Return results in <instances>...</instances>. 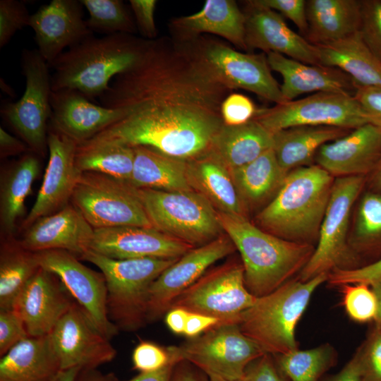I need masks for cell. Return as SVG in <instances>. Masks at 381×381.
I'll return each mask as SVG.
<instances>
[{"label": "cell", "instance_id": "obj_1", "mask_svg": "<svg viewBox=\"0 0 381 381\" xmlns=\"http://www.w3.org/2000/svg\"><path fill=\"white\" fill-rule=\"evenodd\" d=\"M126 114L86 141L145 146L188 161L209 151L224 124L219 110L205 106L158 107L133 105Z\"/></svg>", "mask_w": 381, "mask_h": 381}, {"label": "cell", "instance_id": "obj_2", "mask_svg": "<svg viewBox=\"0 0 381 381\" xmlns=\"http://www.w3.org/2000/svg\"><path fill=\"white\" fill-rule=\"evenodd\" d=\"M223 231L238 250L248 291L258 298L274 291L306 265L313 244L285 240L251 223L246 217L217 212Z\"/></svg>", "mask_w": 381, "mask_h": 381}, {"label": "cell", "instance_id": "obj_3", "mask_svg": "<svg viewBox=\"0 0 381 381\" xmlns=\"http://www.w3.org/2000/svg\"><path fill=\"white\" fill-rule=\"evenodd\" d=\"M335 178L317 164L289 171L276 194L255 216V225L285 240H318Z\"/></svg>", "mask_w": 381, "mask_h": 381}, {"label": "cell", "instance_id": "obj_4", "mask_svg": "<svg viewBox=\"0 0 381 381\" xmlns=\"http://www.w3.org/2000/svg\"><path fill=\"white\" fill-rule=\"evenodd\" d=\"M149 41L127 34L93 35L68 48L49 66L54 70L52 90H75L89 99L101 97L111 80L131 68Z\"/></svg>", "mask_w": 381, "mask_h": 381}, {"label": "cell", "instance_id": "obj_5", "mask_svg": "<svg viewBox=\"0 0 381 381\" xmlns=\"http://www.w3.org/2000/svg\"><path fill=\"white\" fill-rule=\"evenodd\" d=\"M328 275L322 274L305 282L289 280L257 298L238 319L241 332L266 353L279 356L296 349V327L313 292Z\"/></svg>", "mask_w": 381, "mask_h": 381}, {"label": "cell", "instance_id": "obj_6", "mask_svg": "<svg viewBox=\"0 0 381 381\" xmlns=\"http://www.w3.org/2000/svg\"><path fill=\"white\" fill-rule=\"evenodd\" d=\"M97 267L107 284V307L111 321L125 331H135L147 322L150 288L178 259L143 258L117 260L87 250L80 257Z\"/></svg>", "mask_w": 381, "mask_h": 381}, {"label": "cell", "instance_id": "obj_7", "mask_svg": "<svg viewBox=\"0 0 381 381\" xmlns=\"http://www.w3.org/2000/svg\"><path fill=\"white\" fill-rule=\"evenodd\" d=\"M136 190L152 227L172 238L198 247L224 234L217 211L194 190Z\"/></svg>", "mask_w": 381, "mask_h": 381}, {"label": "cell", "instance_id": "obj_8", "mask_svg": "<svg viewBox=\"0 0 381 381\" xmlns=\"http://www.w3.org/2000/svg\"><path fill=\"white\" fill-rule=\"evenodd\" d=\"M71 201L94 229L152 227L136 188L106 174L82 172Z\"/></svg>", "mask_w": 381, "mask_h": 381}, {"label": "cell", "instance_id": "obj_9", "mask_svg": "<svg viewBox=\"0 0 381 381\" xmlns=\"http://www.w3.org/2000/svg\"><path fill=\"white\" fill-rule=\"evenodd\" d=\"M25 89L15 102L1 107V115L30 150L44 156L47 149L48 122L52 107V75L49 64L37 50L24 49L21 56Z\"/></svg>", "mask_w": 381, "mask_h": 381}, {"label": "cell", "instance_id": "obj_10", "mask_svg": "<svg viewBox=\"0 0 381 381\" xmlns=\"http://www.w3.org/2000/svg\"><path fill=\"white\" fill-rule=\"evenodd\" d=\"M177 350L181 361L207 376L231 381L243 380L248 366L266 353L237 323H219L177 346Z\"/></svg>", "mask_w": 381, "mask_h": 381}, {"label": "cell", "instance_id": "obj_11", "mask_svg": "<svg viewBox=\"0 0 381 381\" xmlns=\"http://www.w3.org/2000/svg\"><path fill=\"white\" fill-rule=\"evenodd\" d=\"M253 119L272 133L299 126H325L355 129L370 123L353 95L320 92L301 99L257 110Z\"/></svg>", "mask_w": 381, "mask_h": 381}, {"label": "cell", "instance_id": "obj_12", "mask_svg": "<svg viewBox=\"0 0 381 381\" xmlns=\"http://www.w3.org/2000/svg\"><path fill=\"white\" fill-rule=\"evenodd\" d=\"M256 297L247 289L242 262L230 260L205 273L172 302L170 309L181 308L219 320L237 323Z\"/></svg>", "mask_w": 381, "mask_h": 381}, {"label": "cell", "instance_id": "obj_13", "mask_svg": "<svg viewBox=\"0 0 381 381\" xmlns=\"http://www.w3.org/2000/svg\"><path fill=\"white\" fill-rule=\"evenodd\" d=\"M368 179L365 176L335 178L315 248L309 261L300 272L299 279L310 280L339 269L346 260V243L351 212Z\"/></svg>", "mask_w": 381, "mask_h": 381}, {"label": "cell", "instance_id": "obj_14", "mask_svg": "<svg viewBox=\"0 0 381 381\" xmlns=\"http://www.w3.org/2000/svg\"><path fill=\"white\" fill-rule=\"evenodd\" d=\"M40 267L54 274L97 330L107 339L119 328L109 318L105 278L102 272L82 264L76 255L64 250L35 252Z\"/></svg>", "mask_w": 381, "mask_h": 381}, {"label": "cell", "instance_id": "obj_15", "mask_svg": "<svg viewBox=\"0 0 381 381\" xmlns=\"http://www.w3.org/2000/svg\"><path fill=\"white\" fill-rule=\"evenodd\" d=\"M193 55L228 89L248 90L276 104L285 102L265 54H244L212 42L204 44L198 54Z\"/></svg>", "mask_w": 381, "mask_h": 381}, {"label": "cell", "instance_id": "obj_16", "mask_svg": "<svg viewBox=\"0 0 381 381\" xmlns=\"http://www.w3.org/2000/svg\"><path fill=\"white\" fill-rule=\"evenodd\" d=\"M235 250L231 240L223 234L208 243L191 248L176 260L150 288L147 322L167 313L179 294L199 279L213 264Z\"/></svg>", "mask_w": 381, "mask_h": 381}, {"label": "cell", "instance_id": "obj_17", "mask_svg": "<svg viewBox=\"0 0 381 381\" xmlns=\"http://www.w3.org/2000/svg\"><path fill=\"white\" fill-rule=\"evenodd\" d=\"M49 337L61 370L93 369L111 361L116 351L74 302Z\"/></svg>", "mask_w": 381, "mask_h": 381}, {"label": "cell", "instance_id": "obj_18", "mask_svg": "<svg viewBox=\"0 0 381 381\" xmlns=\"http://www.w3.org/2000/svg\"><path fill=\"white\" fill-rule=\"evenodd\" d=\"M77 147L71 138L48 128L49 161L35 202L23 223L24 228L69 204L82 173L75 164Z\"/></svg>", "mask_w": 381, "mask_h": 381}, {"label": "cell", "instance_id": "obj_19", "mask_svg": "<svg viewBox=\"0 0 381 381\" xmlns=\"http://www.w3.org/2000/svg\"><path fill=\"white\" fill-rule=\"evenodd\" d=\"M194 247L153 227L95 229L90 250L117 259H179Z\"/></svg>", "mask_w": 381, "mask_h": 381}, {"label": "cell", "instance_id": "obj_20", "mask_svg": "<svg viewBox=\"0 0 381 381\" xmlns=\"http://www.w3.org/2000/svg\"><path fill=\"white\" fill-rule=\"evenodd\" d=\"M77 0H52L31 15L37 51L49 65L64 52L93 35Z\"/></svg>", "mask_w": 381, "mask_h": 381}, {"label": "cell", "instance_id": "obj_21", "mask_svg": "<svg viewBox=\"0 0 381 381\" xmlns=\"http://www.w3.org/2000/svg\"><path fill=\"white\" fill-rule=\"evenodd\" d=\"M74 299L60 279L40 267L17 297L13 309L20 316L30 337L48 335Z\"/></svg>", "mask_w": 381, "mask_h": 381}, {"label": "cell", "instance_id": "obj_22", "mask_svg": "<svg viewBox=\"0 0 381 381\" xmlns=\"http://www.w3.org/2000/svg\"><path fill=\"white\" fill-rule=\"evenodd\" d=\"M381 158V129L367 123L323 145L315 161L334 178L370 175Z\"/></svg>", "mask_w": 381, "mask_h": 381}, {"label": "cell", "instance_id": "obj_23", "mask_svg": "<svg viewBox=\"0 0 381 381\" xmlns=\"http://www.w3.org/2000/svg\"><path fill=\"white\" fill-rule=\"evenodd\" d=\"M49 129L66 135L78 144L90 140L126 114L123 108L97 104L73 90L52 91Z\"/></svg>", "mask_w": 381, "mask_h": 381}, {"label": "cell", "instance_id": "obj_24", "mask_svg": "<svg viewBox=\"0 0 381 381\" xmlns=\"http://www.w3.org/2000/svg\"><path fill=\"white\" fill-rule=\"evenodd\" d=\"M246 42L248 48L275 52L307 64H319L315 46L293 31L275 11L248 1Z\"/></svg>", "mask_w": 381, "mask_h": 381}, {"label": "cell", "instance_id": "obj_25", "mask_svg": "<svg viewBox=\"0 0 381 381\" xmlns=\"http://www.w3.org/2000/svg\"><path fill=\"white\" fill-rule=\"evenodd\" d=\"M95 229L72 205L37 219L19 243L32 252L64 250L80 257L90 250Z\"/></svg>", "mask_w": 381, "mask_h": 381}, {"label": "cell", "instance_id": "obj_26", "mask_svg": "<svg viewBox=\"0 0 381 381\" xmlns=\"http://www.w3.org/2000/svg\"><path fill=\"white\" fill-rule=\"evenodd\" d=\"M267 59L270 68L282 76L280 89L285 102L314 92L354 95L356 91L351 78L337 68L307 64L275 52L267 53Z\"/></svg>", "mask_w": 381, "mask_h": 381}, {"label": "cell", "instance_id": "obj_27", "mask_svg": "<svg viewBox=\"0 0 381 381\" xmlns=\"http://www.w3.org/2000/svg\"><path fill=\"white\" fill-rule=\"evenodd\" d=\"M187 174L193 190L217 212L247 217L229 169L211 152L187 161Z\"/></svg>", "mask_w": 381, "mask_h": 381}, {"label": "cell", "instance_id": "obj_28", "mask_svg": "<svg viewBox=\"0 0 381 381\" xmlns=\"http://www.w3.org/2000/svg\"><path fill=\"white\" fill-rule=\"evenodd\" d=\"M315 46L319 64L340 69L351 78L356 89H381V61L366 46L359 32Z\"/></svg>", "mask_w": 381, "mask_h": 381}, {"label": "cell", "instance_id": "obj_29", "mask_svg": "<svg viewBox=\"0 0 381 381\" xmlns=\"http://www.w3.org/2000/svg\"><path fill=\"white\" fill-rule=\"evenodd\" d=\"M61 370L49 334L26 338L0 360V381H54Z\"/></svg>", "mask_w": 381, "mask_h": 381}, {"label": "cell", "instance_id": "obj_30", "mask_svg": "<svg viewBox=\"0 0 381 381\" xmlns=\"http://www.w3.org/2000/svg\"><path fill=\"white\" fill-rule=\"evenodd\" d=\"M361 1H306L308 32L305 38L313 44L338 41L359 32Z\"/></svg>", "mask_w": 381, "mask_h": 381}, {"label": "cell", "instance_id": "obj_31", "mask_svg": "<svg viewBox=\"0 0 381 381\" xmlns=\"http://www.w3.org/2000/svg\"><path fill=\"white\" fill-rule=\"evenodd\" d=\"M273 133L255 119L236 126L223 124L209 150L229 169L240 168L273 148Z\"/></svg>", "mask_w": 381, "mask_h": 381}, {"label": "cell", "instance_id": "obj_32", "mask_svg": "<svg viewBox=\"0 0 381 381\" xmlns=\"http://www.w3.org/2000/svg\"><path fill=\"white\" fill-rule=\"evenodd\" d=\"M351 130L325 126H299L273 133V151L282 169L310 166L318 150L325 144L348 134Z\"/></svg>", "mask_w": 381, "mask_h": 381}, {"label": "cell", "instance_id": "obj_33", "mask_svg": "<svg viewBox=\"0 0 381 381\" xmlns=\"http://www.w3.org/2000/svg\"><path fill=\"white\" fill-rule=\"evenodd\" d=\"M135 157L129 184L138 189L171 192L193 190L187 174V161L145 146L133 147Z\"/></svg>", "mask_w": 381, "mask_h": 381}, {"label": "cell", "instance_id": "obj_34", "mask_svg": "<svg viewBox=\"0 0 381 381\" xmlns=\"http://www.w3.org/2000/svg\"><path fill=\"white\" fill-rule=\"evenodd\" d=\"M229 172L247 212L270 202L288 174L279 164L273 149Z\"/></svg>", "mask_w": 381, "mask_h": 381}, {"label": "cell", "instance_id": "obj_35", "mask_svg": "<svg viewBox=\"0 0 381 381\" xmlns=\"http://www.w3.org/2000/svg\"><path fill=\"white\" fill-rule=\"evenodd\" d=\"M38 155L31 151L14 162L1 179L0 224L4 236L11 238L16 223L25 214V201L40 173Z\"/></svg>", "mask_w": 381, "mask_h": 381}, {"label": "cell", "instance_id": "obj_36", "mask_svg": "<svg viewBox=\"0 0 381 381\" xmlns=\"http://www.w3.org/2000/svg\"><path fill=\"white\" fill-rule=\"evenodd\" d=\"M175 26L187 34L209 32L219 35L235 46L247 49L246 16L231 0H207L194 14L181 18Z\"/></svg>", "mask_w": 381, "mask_h": 381}, {"label": "cell", "instance_id": "obj_37", "mask_svg": "<svg viewBox=\"0 0 381 381\" xmlns=\"http://www.w3.org/2000/svg\"><path fill=\"white\" fill-rule=\"evenodd\" d=\"M37 255L7 238L0 254V310L12 309L28 282L40 269Z\"/></svg>", "mask_w": 381, "mask_h": 381}, {"label": "cell", "instance_id": "obj_38", "mask_svg": "<svg viewBox=\"0 0 381 381\" xmlns=\"http://www.w3.org/2000/svg\"><path fill=\"white\" fill-rule=\"evenodd\" d=\"M132 147L112 142L78 144L75 164L80 172H97L129 183L134 164Z\"/></svg>", "mask_w": 381, "mask_h": 381}, {"label": "cell", "instance_id": "obj_39", "mask_svg": "<svg viewBox=\"0 0 381 381\" xmlns=\"http://www.w3.org/2000/svg\"><path fill=\"white\" fill-rule=\"evenodd\" d=\"M334 351L328 344L307 350L298 349L279 355L277 366L291 381H318L332 366Z\"/></svg>", "mask_w": 381, "mask_h": 381}, {"label": "cell", "instance_id": "obj_40", "mask_svg": "<svg viewBox=\"0 0 381 381\" xmlns=\"http://www.w3.org/2000/svg\"><path fill=\"white\" fill-rule=\"evenodd\" d=\"M89 13L87 25L92 32L107 35L127 34L135 25L123 1L120 0H80Z\"/></svg>", "mask_w": 381, "mask_h": 381}, {"label": "cell", "instance_id": "obj_41", "mask_svg": "<svg viewBox=\"0 0 381 381\" xmlns=\"http://www.w3.org/2000/svg\"><path fill=\"white\" fill-rule=\"evenodd\" d=\"M353 244L366 248L381 241V193H365L358 205L353 230Z\"/></svg>", "mask_w": 381, "mask_h": 381}, {"label": "cell", "instance_id": "obj_42", "mask_svg": "<svg viewBox=\"0 0 381 381\" xmlns=\"http://www.w3.org/2000/svg\"><path fill=\"white\" fill-rule=\"evenodd\" d=\"M344 306L348 315L358 322L375 320L377 313V299L370 285L357 283L342 286Z\"/></svg>", "mask_w": 381, "mask_h": 381}, {"label": "cell", "instance_id": "obj_43", "mask_svg": "<svg viewBox=\"0 0 381 381\" xmlns=\"http://www.w3.org/2000/svg\"><path fill=\"white\" fill-rule=\"evenodd\" d=\"M132 361L134 369L140 373H150L181 360L176 346L164 348L155 343L143 341L135 347Z\"/></svg>", "mask_w": 381, "mask_h": 381}, {"label": "cell", "instance_id": "obj_44", "mask_svg": "<svg viewBox=\"0 0 381 381\" xmlns=\"http://www.w3.org/2000/svg\"><path fill=\"white\" fill-rule=\"evenodd\" d=\"M361 37L381 61V0L361 1Z\"/></svg>", "mask_w": 381, "mask_h": 381}, {"label": "cell", "instance_id": "obj_45", "mask_svg": "<svg viewBox=\"0 0 381 381\" xmlns=\"http://www.w3.org/2000/svg\"><path fill=\"white\" fill-rule=\"evenodd\" d=\"M30 16L24 2L0 1V48L6 45L18 30L29 26Z\"/></svg>", "mask_w": 381, "mask_h": 381}, {"label": "cell", "instance_id": "obj_46", "mask_svg": "<svg viewBox=\"0 0 381 381\" xmlns=\"http://www.w3.org/2000/svg\"><path fill=\"white\" fill-rule=\"evenodd\" d=\"M23 320L14 309L0 310V355L29 337Z\"/></svg>", "mask_w": 381, "mask_h": 381}, {"label": "cell", "instance_id": "obj_47", "mask_svg": "<svg viewBox=\"0 0 381 381\" xmlns=\"http://www.w3.org/2000/svg\"><path fill=\"white\" fill-rule=\"evenodd\" d=\"M257 110L246 96L233 93L225 97L221 105V116L226 125L236 126L252 120Z\"/></svg>", "mask_w": 381, "mask_h": 381}, {"label": "cell", "instance_id": "obj_48", "mask_svg": "<svg viewBox=\"0 0 381 381\" xmlns=\"http://www.w3.org/2000/svg\"><path fill=\"white\" fill-rule=\"evenodd\" d=\"M381 279V259L370 265L355 269H336L328 276V281L334 286H344L357 283L370 285Z\"/></svg>", "mask_w": 381, "mask_h": 381}, {"label": "cell", "instance_id": "obj_49", "mask_svg": "<svg viewBox=\"0 0 381 381\" xmlns=\"http://www.w3.org/2000/svg\"><path fill=\"white\" fill-rule=\"evenodd\" d=\"M259 6L277 11L291 20L306 36L308 25L305 0H254Z\"/></svg>", "mask_w": 381, "mask_h": 381}, {"label": "cell", "instance_id": "obj_50", "mask_svg": "<svg viewBox=\"0 0 381 381\" xmlns=\"http://www.w3.org/2000/svg\"><path fill=\"white\" fill-rule=\"evenodd\" d=\"M363 381H381V330L376 328L361 349Z\"/></svg>", "mask_w": 381, "mask_h": 381}, {"label": "cell", "instance_id": "obj_51", "mask_svg": "<svg viewBox=\"0 0 381 381\" xmlns=\"http://www.w3.org/2000/svg\"><path fill=\"white\" fill-rule=\"evenodd\" d=\"M271 354L265 353L247 368L243 381H285Z\"/></svg>", "mask_w": 381, "mask_h": 381}, {"label": "cell", "instance_id": "obj_52", "mask_svg": "<svg viewBox=\"0 0 381 381\" xmlns=\"http://www.w3.org/2000/svg\"><path fill=\"white\" fill-rule=\"evenodd\" d=\"M130 5L135 17L138 27L143 35L154 38L157 30L154 13L157 4L155 0H131Z\"/></svg>", "mask_w": 381, "mask_h": 381}, {"label": "cell", "instance_id": "obj_53", "mask_svg": "<svg viewBox=\"0 0 381 381\" xmlns=\"http://www.w3.org/2000/svg\"><path fill=\"white\" fill-rule=\"evenodd\" d=\"M354 96L368 114L370 123L381 129V89L359 87Z\"/></svg>", "mask_w": 381, "mask_h": 381}, {"label": "cell", "instance_id": "obj_54", "mask_svg": "<svg viewBox=\"0 0 381 381\" xmlns=\"http://www.w3.org/2000/svg\"><path fill=\"white\" fill-rule=\"evenodd\" d=\"M219 323L216 318L189 312L183 334L194 338Z\"/></svg>", "mask_w": 381, "mask_h": 381}, {"label": "cell", "instance_id": "obj_55", "mask_svg": "<svg viewBox=\"0 0 381 381\" xmlns=\"http://www.w3.org/2000/svg\"><path fill=\"white\" fill-rule=\"evenodd\" d=\"M171 381H210L208 376L186 361L177 363L174 368Z\"/></svg>", "mask_w": 381, "mask_h": 381}, {"label": "cell", "instance_id": "obj_56", "mask_svg": "<svg viewBox=\"0 0 381 381\" xmlns=\"http://www.w3.org/2000/svg\"><path fill=\"white\" fill-rule=\"evenodd\" d=\"M329 381H363L360 350L356 352L341 370Z\"/></svg>", "mask_w": 381, "mask_h": 381}, {"label": "cell", "instance_id": "obj_57", "mask_svg": "<svg viewBox=\"0 0 381 381\" xmlns=\"http://www.w3.org/2000/svg\"><path fill=\"white\" fill-rule=\"evenodd\" d=\"M30 150L22 140L0 128V156L1 158L16 155Z\"/></svg>", "mask_w": 381, "mask_h": 381}, {"label": "cell", "instance_id": "obj_58", "mask_svg": "<svg viewBox=\"0 0 381 381\" xmlns=\"http://www.w3.org/2000/svg\"><path fill=\"white\" fill-rule=\"evenodd\" d=\"M188 313V311L181 308H171L166 313V325L174 333L183 334Z\"/></svg>", "mask_w": 381, "mask_h": 381}, {"label": "cell", "instance_id": "obj_59", "mask_svg": "<svg viewBox=\"0 0 381 381\" xmlns=\"http://www.w3.org/2000/svg\"><path fill=\"white\" fill-rule=\"evenodd\" d=\"M177 363L179 362H172L166 367L154 372L140 373L135 377L126 381H171L174 368Z\"/></svg>", "mask_w": 381, "mask_h": 381}, {"label": "cell", "instance_id": "obj_60", "mask_svg": "<svg viewBox=\"0 0 381 381\" xmlns=\"http://www.w3.org/2000/svg\"><path fill=\"white\" fill-rule=\"evenodd\" d=\"M116 377L111 374H103L96 368L81 369L75 381H116Z\"/></svg>", "mask_w": 381, "mask_h": 381}, {"label": "cell", "instance_id": "obj_61", "mask_svg": "<svg viewBox=\"0 0 381 381\" xmlns=\"http://www.w3.org/2000/svg\"><path fill=\"white\" fill-rule=\"evenodd\" d=\"M368 181L372 191L381 193V158L373 171L370 174Z\"/></svg>", "mask_w": 381, "mask_h": 381}, {"label": "cell", "instance_id": "obj_62", "mask_svg": "<svg viewBox=\"0 0 381 381\" xmlns=\"http://www.w3.org/2000/svg\"><path fill=\"white\" fill-rule=\"evenodd\" d=\"M370 286L375 292L377 299V313L375 321L376 322L377 329L381 330V279L373 282Z\"/></svg>", "mask_w": 381, "mask_h": 381}, {"label": "cell", "instance_id": "obj_63", "mask_svg": "<svg viewBox=\"0 0 381 381\" xmlns=\"http://www.w3.org/2000/svg\"><path fill=\"white\" fill-rule=\"evenodd\" d=\"M82 368L79 367L61 370L54 378V381H75V379Z\"/></svg>", "mask_w": 381, "mask_h": 381}, {"label": "cell", "instance_id": "obj_64", "mask_svg": "<svg viewBox=\"0 0 381 381\" xmlns=\"http://www.w3.org/2000/svg\"><path fill=\"white\" fill-rule=\"evenodd\" d=\"M208 377H209L210 381H231V380H225V379H223V378H221L214 375H210L208 376ZM236 381H243V380H236Z\"/></svg>", "mask_w": 381, "mask_h": 381}]
</instances>
